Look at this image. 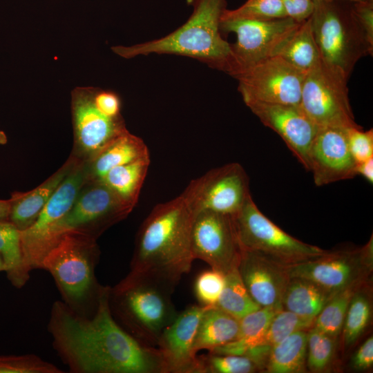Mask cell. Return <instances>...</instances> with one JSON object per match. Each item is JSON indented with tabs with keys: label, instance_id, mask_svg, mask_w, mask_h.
Returning <instances> with one entry per match:
<instances>
[{
	"label": "cell",
	"instance_id": "8",
	"mask_svg": "<svg viewBox=\"0 0 373 373\" xmlns=\"http://www.w3.org/2000/svg\"><path fill=\"white\" fill-rule=\"evenodd\" d=\"M348 79L321 60L306 73L300 106L319 127L357 128L350 106Z\"/></svg>",
	"mask_w": 373,
	"mask_h": 373
},
{
	"label": "cell",
	"instance_id": "2",
	"mask_svg": "<svg viewBox=\"0 0 373 373\" xmlns=\"http://www.w3.org/2000/svg\"><path fill=\"white\" fill-rule=\"evenodd\" d=\"M195 214L180 194L157 204L137 235L131 272L177 285L194 260L191 234Z\"/></svg>",
	"mask_w": 373,
	"mask_h": 373
},
{
	"label": "cell",
	"instance_id": "37",
	"mask_svg": "<svg viewBox=\"0 0 373 373\" xmlns=\"http://www.w3.org/2000/svg\"><path fill=\"white\" fill-rule=\"evenodd\" d=\"M224 285V274L219 271H203L196 278L194 292L199 305L205 307L215 306Z\"/></svg>",
	"mask_w": 373,
	"mask_h": 373
},
{
	"label": "cell",
	"instance_id": "32",
	"mask_svg": "<svg viewBox=\"0 0 373 373\" xmlns=\"http://www.w3.org/2000/svg\"><path fill=\"white\" fill-rule=\"evenodd\" d=\"M358 287H350L334 294L316 317L313 327L338 338L341 334L352 296Z\"/></svg>",
	"mask_w": 373,
	"mask_h": 373
},
{
	"label": "cell",
	"instance_id": "20",
	"mask_svg": "<svg viewBox=\"0 0 373 373\" xmlns=\"http://www.w3.org/2000/svg\"><path fill=\"white\" fill-rule=\"evenodd\" d=\"M238 270L250 296L260 307L282 308V297L290 278L287 266L260 254L242 250Z\"/></svg>",
	"mask_w": 373,
	"mask_h": 373
},
{
	"label": "cell",
	"instance_id": "34",
	"mask_svg": "<svg viewBox=\"0 0 373 373\" xmlns=\"http://www.w3.org/2000/svg\"><path fill=\"white\" fill-rule=\"evenodd\" d=\"M198 358L200 373H254L260 370L257 363L245 355L209 352Z\"/></svg>",
	"mask_w": 373,
	"mask_h": 373
},
{
	"label": "cell",
	"instance_id": "11",
	"mask_svg": "<svg viewBox=\"0 0 373 373\" xmlns=\"http://www.w3.org/2000/svg\"><path fill=\"white\" fill-rule=\"evenodd\" d=\"M373 268L372 236L362 248L336 252L287 266L290 278L310 280L334 294L365 284Z\"/></svg>",
	"mask_w": 373,
	"mask_h": 373
},
{
	"label": "cell",
	"instance_id": "25",
	"mask_svg": "<svg viewBox=\"0 0 373 373\" xmlns=\"http://www.w3.org/2000/svg\"><path fill=\"white\" fill-rule=\"evenodd\" d=\"M150 164L146 156L108 171L102 180L131 209L135 206Z\"/></svg>",
	"mask_w": 373,
	"mask_h": 373
},
{
	"label": "cell",
	"instance_id": "9",
	"mask_svg": "<svg viewBox=\"0 0 373 373\" xmlns=\"http://www.w3.org/2000/svg\"><path fill=\"white\" fill-rule=\"evenodd\" d=\"M132 210L102 180H88L71 208L52 229L49 238L50 249L61 236L68 231H81L97 238L108 227L124 219Z\"/></svg>",
	"mask_w": 373,
	"mask_h": 373
},
{
	"label": "cell",
	"instance_id": "44",
	"mask_svg": "<svg viewBox=\"0 0 373 373\" xmlns=\"http://www.w3.org/2000/svg\"><path fill=\"white\" fill-rule=\"evenodd\" d=\"M11 199L0 200V221L8 220L11 209Z\"/></svg>",
	"mask_w": 373,
	"mask_h": 373
},
{
	"label": "cell",
	"instance_id": "43",
	"mask_svg": "<svg viewBox=\"0 0 373 373\" xmlns=\"http://www.w3.org/2000/svg\"><path fill=\"white\" fill-rule=\"evenodd\" d=\"M356 173L363 176L367 181L373 182V157L356 165Z\"/></svg>",
	"mask_w": 373,
	"mask_h": 373
},
{
	"label": "cell",
	"instance_id": "22",
	"mask_svg": "<svg viewBox=\"0 0 373 373\" xmlns=\"http://www.w3.org/2000/svg\"><path fill=\"white\" fill-rule=\"evenodd\" d=\"M149 156L147 146L127 129L87 161L88 180H100L111 169Z\"/></svg>",
	"mask_w": 373,
	"mask_h": 373
},
{
	"label": "cell",
	"instance_id": "38",
	"mask_svg": "<svg viewBox=\"0 0 373 373\" xmlns=\"http://www.w3.org/2000/svg\"><path fill=\"white\" fill-rule=\"evenodd\" d=\"M347 142L350 153L358 164L373 157V131H363L362 127L347 129Z\"/></svg>",
	"mask_w": 373,
	"mask_h": 373
},
{
	"label": "cell",
	"instance_id": "27",
	"mask_svg": "<svg viewBox=\"0 0 373 373\" xmlns=\"http://www.w3.org/2000/svg\"><path fill=\"white\" fill-rule=\"evenodd\" d=\"M0 256L8 280L15 287H22L30 271L23 260L21 231L8 220L0 221Z\"/></svg>",
	"mask_w": 373,
	"mask_h": 373
},
{
	"label": "cell",
	"instance_id": "6",
	"mask_svg": "<svg viewBox=\"0 0 373 373\" xmlns=\"http://www.w3.org/2000/svg\"><path fill=\"white\" fill-rule=\"evenodd\" d=\"M309 18L321 61L347 79L361 58L372 55L352 5L341 0L316 1Z\"/></svg>",
	"mask_w": 373,
	"mask_h": 373
},
{
	"label": "cell",
	"instance_id": "33",
	"mask_svg": "<svg viewBox=\"0 0 373 373\" xmlns=\"http://www.w3.org/2000/svg\"><path fill=\"white\" fill-rule=\"evenodd\" d=\"M337 338L314 327L307 331L306 365L311 372H322L329 368L335 354Z\"/></svg>",
	"mask_w": 373,
	"mask_h": 373
},
{
	"label": "cell",
	"instance_id": "45",
	"mask_svg": "<svg viewBox=\"0 0 373 373\" xmlns=\"http://www.w3.org/2000/svg\"><path fill=\"white\" fill-rule=\"evenodd\" d=\"M8 142V137L4 131L0 130V145H4Z\"/></svg>",
	"mask_w": 373,
	"mask_h": 373
},
{
	"label": "cell",
	"instance_id": "18",
	"mask_svg": "<svg viewBox=\"0 0 373 373\" xmlns=\"http://www.w3.org/2000/svg\"><path fill=\"white\" fill-rule=\"evenodd\" d=\"M347 129L319 128L309 152V171L316 186L351 179L356 173L347 142Z\"/></svg>",
	"mask_w": 373,
	"mask_h": 373
},
{
	"label": "cell",
	"instance_id": "14",
	"mask_svg": "<svg viewBox=\"0 0 373 373\" xmlns=\"http://www.w3.org/2000/svg\"><path fill=\"white\" fill-rule=\"evenodd\" d=\"M182 195L194 214L209 210L234 216L251 194L245 171L233 162L193 180Z\"/></svg>",
	"mask_w": 373,
	"mask_h": 373
},
{
	"label": "cell",
	"instance_id": "46",
	"mask_svg": "<svg viewBox=\"0 0 373 373\" xmlns=\"http://www.w3.org/2000/svg\"><path fill=\"white\" fill-rule=\"evenodd\" d=\"M4 265H3V260L0 256V271H4Z\"/></svg>",
	"mask_w": 373,
	"mask_h": 373
},
{
	"label": "cell",
	"instance_id": "42",
	"mask_svg": "<svg viewBox=\"0 0 373 373\" xmlns=\"http://www.w3.org/2000/svg\"><path fill=\"white\" fill-rule=\"evenodd\" d=\"M351 365L358 371L369 370L373 365V338H367L351 358Z\"/></svg>",
	"mask_w": 373,
	"mask_h": 373
},
{
	"label": "cell",
	"instance_id": "24",
	"mask_svg": "<svg viewBox=\"0 0 373 373\" xmlns=\"http://www.w3.org/2000/svg\"><path fill=\"white\" fill-rule=\"evenodd\" d=\"M333 295L310 280L292 277L285 287L281 306L298 316L315 319Z\"/></svg>",
	"mask_w": 373,
	"mask_h": 373
},
{
	"label": "cell",
	"instance_id": "40",
	"mask_svg": "<svg viewBox=\"0 0 373 373\" xmlns=\"http://www.w3.org/2000/svg\"><path fill=\"white\" fill-rule=\"evenodd\" d=\"M93 99L97 108L105 115L112 118L122 117L120 99L115 93L95 87Z\"/></svg>",
	"mask_w": 373,
	"mask_h": 373
},
{
	"label": "cell",
	"instance_id": "3",
	"mask_svg": "<svg viewBox=\"0 0 373 373\" xmlns=\"http://www.w3.org/2000/svg\"><path fill=\"white\" fill-rule=\"evenodd\" d=\"M193 11L179 28L158 39L131 46L111 48L118 56L131 59L151 53L174 54L200 60L229 75L233 70L231 44L220 35L225 0H191Z\"/></svg>",
	"mask_w": 373,
	"mask_h": 373
},
{
	"label": "cell",
	"instance_id": "39",
	"mask_svg": "<svg viewBox=\"0 0 373 373\" xmlns=\"http://www.w3.org/2000/svg\"><path fill=\"white\" fill-rule=\"evenodd\" d=\"M352 10L369 46L373 48V0L352 2Z\"/></svg>",
	"mask_w": 373,
	"mask_h": 373
},
{
	"label": "cell",
	"instance_id": "23",
	"mask_svg": "<svg viewBox=\"0 0 373 373\" xmlns=\"http://www.w3.org/2000/svg\"><path fill=\"white\" fill-rule=\"evenodd\" d=\"M239 328L238 319L216 306L207 307L198 325L194 350L211 351L231 343L237 339Z\"/></svg>",
	"mask_w": 373,
	"mask_h": 373
},
{
	"label": "cell",
	"instance_id": "26",
	"mask_svg": "<svg viewBox=\"0 0 373 373\" xmlns=\"http://www.w3.org/2000/svg\"><path fill=\"white\" fill-rule=\"evenodd\" d=\"M307 331L295 332L274 345L263 370L268 373L306 372Z\"/></svg>",
	"mask_w": 373,
	"mask_h": 373
},
{
	"label": "cell",
	"instance_id": "10",
	"mask_svg": "<svg viewBox=\"0 0 373 373\" xmlns=\"http://www.w3.org/2000/svg\"><path fill=\"white\" fill-rule=\"evenodd\" d=\"M300 23L289 17L220 20V30L236 35V42L231 44L233 68L230 75L233 77L260 61L277 56Z\"/></svg>",
	"mask_w": 373,
	"mask_h": 373
},
{
	"label": "cell",
	"instance_id": "4",
	"mask_svg": "<svg viewBox=\"0 0 373 373\" xmlns=\"http://www.w3.org/2000/svg\"><path fill=\"white\" fill-rule=\"evenodd\" d=\"M175 286L153 276L130 271L111 288V307L130 334L156 347L162 332L178 314L171 298Z\"/></svg>",
	"mask_w": 373,
	"mask_h": 373
},
{
	"label": "cell",
	"instance_id": "15",
	"mask_svg": "<svg viewBox=\"0 0 373 373\" xmlns=\"http://www.w3.org/2000/svg\"><path fill=\"white\" fill-rule=\"evenodd\" d=\"M191 248L194 260H201L224 274L238 267L242 249L233 216L209 210L196 213Z\"/></svg>",
	"mask_w": 373,
	"mask_h": 373
},
{
	"label": "cell",
	"instance_id": "5",
	"mask_svg": "<svg viewBox=\"0 0 373 373\" xmlns=\"http://www.w3.org/2000/svg\"><path fill=\"white\" fill-rule=\"evenodd\" d=\"M97 238L81 231L59 237L43 258L41 269L49 271L70 307L77 311L90 300L97 302L102 287L95 279L99 256Z\"/></svg>",
	"mask_w": 373,
	"mask_h": 373
},
{
	"label": "cell",
	"instance_id": "31",
	"mask_svg": "<svg viewBox=\"0 0 373 373\" xmlns=\"http://www.w3.org/2000/svg\"><path fill=\"white\" fill-rule=\"evenodd\" d=\"M314 320L282 309L274 316L264 334L254 343L247 352L257 347L271 349L291 334L300 330H309L313 327Z\"/></svg>",
	"mask_w": 373,
	"mask_h": 373
},
{
	"label": "cell",
	"instance_id": "30",
	"mask_svg": "<svg viewBox=\"0 0 373 373\" xmlns=\"http://www.w3.org/2000/svg\"><path fill=\"white\" fill-rule=\"evenodd\" d=\"M364 284L358 287L350 300L343 329V343L345 347L352 346L368 326L372 317V299Z\"/></svg>",
	"mask_w": 373,
	"mask_h": 373
},
{
	"label": "cell",
	"instance_id": "12",
	"mask_svg": "<svg viewBox=\"0 0 373 373\" xmlns=\"http://www.w3.org/2000/svg\"><path fill=\"white\" fill-rule=\"evenodd\" d=\"M306 73L274 56L249 67L233 77L245 104L264 102L300 104Z\"/></svg>",
	"mask_w": 373,
	"mask_h": 373
},
{
	"label": "cell",
	"instance_id": "28",
	"mask_svg": "<svg viewBox=\"0 0 373 373\" xmlns=\"http://www.w3.org/2000/svg\"><path fill=\"white\" fill-rule=\"evenodd\" d=\"M309 17L299 25L277 55L295 68L305 73L321 60Z\"/></svg>",
	"mask_w": 373,
	"mask_h": 373
},
{
	"label": "cell",
	"instance_id": "7",
	"mask_svg": "<svg viewBox=\"0 0 373 373\" xmlns=\"http://www.w3.org/2000/svg\"><path fill=\"white\" fill-rule=\"evenodd\" d=\"M233 218L242 250L260 254L283 265H293L327 252L284 231L259 210L251 195Z\"/></svg>",
	"mask_w": 373,
	"mask_h": 373
},
{
	"label": "cell",
	"instance_id": "13",
	"mask_svg": "<svg viewBox=\"0 0 373 373\" xmlns=\"http://www.w3.org/2000/svg\"><path fill=\"white\" fill-rule=\"evenodd\" d=\"M88 180L87 161L80 160L55 190L34 223L21 231L23 260L30 271L41 269L43 258L50 249L52 229L71 208Z\"/></svg>",
	"mask_w": 373,
	"mask_h": 373
},
{
	"label": "cell",
	"instance_id": "41",
	"mask_svg": "<svg viewBox=\"0 0 373 373\" xmlns=\"http://www.w3.org/2000/svg\"><path fill=\"white\" fill-rule=\"evenodd\" d=\"M287 17L298 23L307 20L314 8L313 0H281Z\"/></svg>",
	"mask_w": 373,
	"mask_h": 373
},
{
	"label": "cell",
	"instance_id": "36",
	"mask_svg": "<svg viewBox=\"0 0 373 373\" xmlns=\"http://www.w3.org/2000/svg\"><path fill=\"white\" fill-rule=\"evenodd\" d=\"M63 371L34 354L0 356V373H62Z\"/></svg>",
	"mask_w": 373,
	"mask_h": 373
},
{
	"label": "cell",
	"instance_id": "47",
	"mask_svg": "<svg viewBox=\"0 0 373 373\" xmlns=\"http://www.w3.org/2000/svg\"><path fill=\"white\" fill-rule=\"evenodd\" d=\"M314 1H331V0H313ZM341 1H346L350 2H358V1H367V0H341Z\"/></svg>",
	"mask_w": 373,
	"mask_h": 373
},
{
	"label": "cell",
	"instance_id": "1",
	"mask_svg": "<svg viewBox=\"0 0 373 373\" xmlns=\"http://www.w3.org/2000/svg\"><path fill=\"white\" fill-rule=\"evenodd\" d=\"M110 291L111 287H102L91 318L66 303L52 305L48 329L59 356L74 372L166 373L159 350L115 321Z\"/></svg>",
	"mask_w": 373,
	"mask_h": 373
},
{
	"label": "cell",
	"instance_id": "29",
	"mask_svg": "<svg viewBox=\"0 0 373 373\" xmlns=\"http://www.w3.org/2000/svg\"><path fill=\"white\" fill-rule=\"evenodd\" d=\"M215 306L238 320L260 308L248 292L238 267L224 274V285Z\"/></svg>",
	"mask_w": 373,
	"mask_h": 373
},
{
	"label": "cell",
	"instance_id": "35",
	"mask_svg": "<svg viewBox=\"0 0 373 373\" xmlns=\"http://www.w3.org/2000/svg\"><path fill=\"white\" fill-rule=\"evenodd\" d=\"M287 17L281 0H247L234 10L225 9L220 20H271Z\"/></svg>",
	"mask_w": 373,
	"mask_h": 373
},
{
	"label": "cell",
	"instance_id": "21",
	"mask_svg": "<svg viewBox=\"0 0 373 373\" xmlns=\"http://www.w3.org/2000/svg\"><path fill=\"white\" fill-rule=\"evenodd\" d=\"M80 160L71 154L67 161L51 176L28 192L13 193L8 220L20 231L31 226L55 190Z\"/></svg>",
	"mask_w": 373,
	"mask_h": 373
},
{
	"label": "cell",
	"instance_id": "16",
	"mask_svg": "<svg viewBox=\"0 0 373 373\" xmlns=\"http://www.w3.org/2000/svg\"><path fill=\"white\" fill-rule=\"evenodd\" d=\"M93 86H77L71 91L70 109L74 134L71 154L88 160L126 131L124 119L109 117L95 106Z\"/></svg>",
	"mask_w": 373,
	"mask_h": 373
},
{
	"label": "cell",
	"instance_id": "19",
	"mask_svg": "<svg viewBox=\"0 0 373 373\" xmlns=\"http://www.w3.org/2000/svg\"><path fill=\"white\" fill-rule=\"evenodd\" d=\"M207 307L188 306L178 312L162 332L156 347L164 364L166 373H200V365L194 341L200 318Z\"/></svg>",
	"mask_w": 373,
	"mask_h": 373
},
{
	"label": "cell",
	"instance_id": "17",
	"mask_svg": "<svg viewBox=\"0 0 373 373\" xmlns=\"http://www.w3.org/2000/svg\"><path fill=\"white\" fill-rule=\"evenodd\" d=\"M246 105L265 126L280 136L303 167L309 171V152L319 127L300 104L250 102Z\"/></svg>",
	"mask_w": 373,
	"mask_h": 373
}]
</instances>
